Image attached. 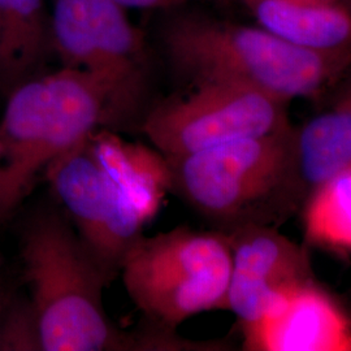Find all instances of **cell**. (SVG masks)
I'll list each match as a JSON object with an SVG mask.
<instances>
[{
    "mask_svg": "<svg viewBox=\"0 0 351 351\" xmlns=\"http://www.w3.org/2000/svg\"><path fill=\"white\" fill-rule=\"evenodd\" d=\"M167 60L190 88L229 84L280 101L313 99L351 66L346 60L294 47L259 26L203 14H180L162 32Z\"/></svg>",
    "mask_w": 351,
    "mask_h": 351,
    "instance_id": "6da1fadb",
    "label": "cell"
},
{
    "mask_svg": "<svg viewBox=\"0 0 351 351\" xmlns=\"http://www.w3.org/2000/svg\"><path fill=\"white\" fill-rule=\"evenodd\" d=\"M21 256L43 351L156 350L151 330L132 336L113 326L103 306L112 275L64 216L51 211L32 221Z\"/></svg>",
    "mask_w": 351,
    "mask_h": 351,
    "instance_id": "7a4b0ae2",
    "label": "cell"
},
{
    "mask_svg": "<svg viewBox=\"0 0 351 351\" xmlns=\"http://www.w3.org/2000/svg\"><path fill=\"white\" fill-rule=\"evenodd\" d=\"M119 112L111 88L85 71H60L17 88L0 123V219L40 172Z\"/></svg>",
    "mask_w": 351,
    "mask_h": 351,
    "instance_id": "3957f363",
    "label": "cell"
},
{
    "mask_svg": "<svg viewBox=\"0 0 351 351\" xmlns=\"http://www.w3.org/2000/svg\"><path fill=\"white\" fill-rule=\"evenodd\" d=\"M290 126L274 134L165 158L172 190L219 230L246 226L280 228L303 207L291 163Z\"/></svg>",
    "mask_w": 351,
    "mask_h": 351,
    "instance_id": "277c9868",
    "label": "cell"
},
{
    "mask_svg": "<svg viewBox=\"0 0 351 351\" xmlns=\"http://www.w3.org/2000/svg\"><path fill=\"white\" fill-rule=\"evenodd\" d=\"M230 269L226 232L188 226L141 234L120 264L132 301L152 329L167 333L195 315L226 310Z\"/></svg>",
    "mask_w": 351,
    "mask_h": 351,
    "instance_id": "5b68a950",
    "label": "cell"
},
{
    "mask_svg": "<svg viewBox=\"0 0 351 351\" xmlns=\"http://www.w3.org/2000/svg\"><path fill=\"white\" fill-rule=\"evenodd\" d=\"M288 108L287 101L254 88L203 84L154 108L143 132L164 158L173 159L282 132L291 125Z\"/></svg>",
    "mask_w": 351,
    "mask_h": 351,
    "instance_id": "8992f818",
    "label": "cell"
},
{
    "mask_svg": "<svg viewBox=\"0 0 351 351\" xmlns=\"http://www.w3.org/2000/svg\"><path fill=\"white\" fill-rule=\"evenodd\" d=\"M114 0H53L51 33L64 66L98 77L117 110L132 108L143 88L146 43Z\"/></svg>",
    "mask_w": 351,
    "mask_h": 351,
    "instance_id": "52a82bcc",
    "label": "cell"
},
{
    "mask_svg": "<svg viewBox=\"0 0 351 351\" xmlns=\"http://www.w3.org/2000/svg\"><path fill=\"white\" fill-rule=\"evenodd\" d=\"M45 175L81 239L113 276L146 224L93 155L88 137L52 162Z\"/></svg>",
    "mask_w": 351,
    "mask_h": 351,
    "instance_id": "ba28073f",
    "label": "cell"
},
{
    "mask_svg": "<svg viewBox=\"0 0 351 351\" xmlns=\"http://www.w3.org/2000/svg\"><path fill=\"white\" fill-rule=\"evenodd\" d=\"M226 234L232 252L226 310L237 316L239 326L254 323L315 277L308 246L278 228L241 226Z\"/></svg>",
    "mask_w": 351,
    "mask_h": 351,
    "instance_id": "9c48e42d",
    "label": "cell"
},
{
    "mask_svg": "<svg viewBox=\"0 0 351 351\" xmlns=\"http://www.w3.org/2000/svg\"><path fill=\"white\" fill-rule=\"evenodd\" d=\"M247 351H351V311L316 278L239 326Z\"/></svg>",
    "mask_w": 351,
    "mask_h": 351,
    "instance_id": "30bf717a",
    "label": "cell"
},
{
    "mask_svg": "<svg viewBox=\"0 0 351 351\" xmlns=\"http://www.w3.org/2000/svg\"><path fill=\"white\" fill-rule=\"evenodd\" d=\"M256 25L302 50L351 64V10L341 0H242Z\"/></svg>",
    "mask_w": 351,
    "mask_h": 351,
    "instance_id": "8fae6325",
    "label": "cell"
},
{
    "mask_svg": "<svg viewBox=\"0 0 351 351\" xmlns=\"http://www.w3.org/2000/svg\"><path fill=\"white\" fill-rule=\"evenodd\" d=\"M88 146L126 204L145 224L150 223L172 190L171 167L163 154L108 130L94 132Z\"/></svg>",
    "mask_w": 351,
    "mask_h": 351,
    "instance_id": "7c38bea8",
    "label": "cell"
},
{
    "mask_svg": "<svg viewBox=\"0 0 351 351\" xmlns=\"http://www.w3.org/2000/svg\"><path fill=\"white\" fill-rule=\"evenodd\" d=\"M295 182L303 204L328 181L351 168V110L333 107L289 130Z\"/></svg>",
    "mask_w": 351,
    "mask_h": 351,
    "instance_id": "4fadbf2b",
    "label": "cell"
},
{
    "mask_svg": "<svg viewBox=\"0 0 351 351\" xmlns=\"http://www.w3.org/2000/svg\"><path fill=\"white\" fill-rule=\"evenodd\" d=\"M300 215L308 247L351 258V168L317 189Z\"/></svg>",
    "mask_w": 351,
    "mask_h": 351,
    "instance_id": "5bb4252c",
    "label": "cell"
},
{
    "mask_svg": "<svg viewBox=\"0 0 351 351\" xmlns=\"http://www.w3.org/2000/svg\"><path fill=\"white\" fill-rule=\"evenodd\" d=\"M46 29L42 0H0V59L19 68L37 59Z\"/></svg>",
    "mask_w": 351,
    "mask_h": 351,
    "instance_id": "9a60e30c",
    "label": "cell"
},
{
    "mask_svg": "<svg viewBox=\"0 0 351 351\" xmlns=\"http://www.w3.org/2000/svg\"><path fill=\"white\" fill-rule=\"evenodd\" d=\"M0 350L43 351L39 320L32 301L7 302L0 319Z\"/></svg>",
    "mask_w": 351,
    "mask_h": 351,
    "instance_id": "2e32d148",
    "label": "cell"
},
{
    "mask_svg": "<svg viewBox=\"0 0 351 351\" xmlns=\"http://www.w3.org/2000/svg\"><path fill=\"white\" fill-rule=\"evenodd\" d=\"M124 8H171L188 3V0H114Z\"/></svg>",
    "mask_w": 351,
    "mask_h": 351,
    "instance_id": "e0dca14e",
    "label": "cell"
},
{
    "mask_svg": "<svg viewBox=\"0 0 351 351\" xmlns=\"http://www.w3.org/2000/svg\"><path fill=\"white\" fill-rule=\"evenodd\" d=\"M332 106L351 110V81L339 90V93L336 95Z\"/></svg>",
    "mask_w": 351,
    "mask_h": 351,
    "instance_id": "ac0fdd59",
    "label": "cell"
},
{
    "mask_svg": "<svg viewBox=\"0 0 351 351\" xmlns=\"http://www.w3.org/2000/svg\"><path fill=\"white\" fill-rule=\"evenodd\" d=\"M5 304H7V301H5V295H4V293L0 290V319H1V315H3V311H4V307H5Z\"/></svg>",
    "mask_w": 351,
    "mask_h": 351,
    "instance_id": "d6986e66",
    "label": "cell"
},
{
    "mask_svg": "<svg viewBox=\"0 0 351 351\" xmlns=\"http://www.w3.org/2000/svg\"><path fill=\"white\" fill-rule=\"evenodd\" d=\"M213 1H216V3H221V4H226V3H229L230 0H213Z\"/></svg>",
    "mask_w": 351,
    "mask_h": 351,
    "instance_id": "ffe728a7",
    "label": "cell"
},
{
    "mask_svg": "<svg viewBox=\"0 0 351 351\" xmlns=\"http://www.w3.org/2000/svg\"><path fill=\"white\" fill-rule=\"evenodd\" d=\"M188 1H193V0H188Z\"/></svg>",
    "mask_w": 351,
    "mask_h": 351,
    "instance_id": "44dd1931",
    "label": "cell"
}]
</instances>
